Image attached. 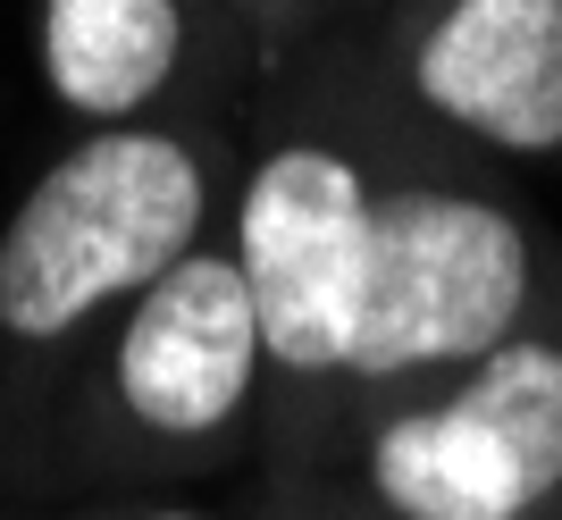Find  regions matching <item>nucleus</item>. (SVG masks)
<instances>
[{
  "label": "nucleus",
  "instance_id": "1",
  "mask_svg": "<svg viewBox=\"0 0 562 520\" xmlns=\"http://www.w3.org/2000/svg\"><path fill=\"white\" fill-rule=\"evenodd\" d=\"M202 236V168L186 143L110 126L76 143L0 227V328L25 344L68 336L117 294L177 269Z\"/></svg>",
  "mask_w": 562,
  "mask_h": 520
},
{
  "label": "nucleus",
  "instance_id": "2",
  "mask_svg": "<svg viewBox=\"0 0 562 520\" xmlns=\"http://www.w3.org/2000/svg\"><path fill=\"white\" fill-rule=\"evenodd\" d=\"M520 303H529V244L495 202L446 185L370 193V269L345 370L403 378L437 361H487L520 328Z\"/></svg>",
  "mask_w": 562,
  "mask_h": 520
},
{
  "label": "nucleus",
  "instance_id": "3",
  "mask_svg": "<svg viewBox=\"0 0 562 520\" xmlns=\"http://www.w3.org/2000/svg\"><path fill=\"white\" fill-rule=\"evenodd\" d=\"M403 520H529L562 487V344L504 336L437 411H403L370 445Z\"/></svg>",
  "mask_w": 562,
  "mask_h": 520
},
{
  "label": "nucleus",
  "instance_id": "4",
  "mask_svg": "<svg viewBox=\"0 0 562 520\" xmlns=\"http://www.w3.org/2000/svg\"><path fill=\"white\" fill-rule=\"evenodd\" d=\"M235 269L260 319V353L285 370H345L361 269H370V185L361 168L285 143L252 168L235 218Z\"/></svg>",
  "mask_w": 562,
  "mask_h": 520
},
{
  "label": "nucleus",
  "instance_id": "5",
  "mask_svg": "<svg viewBox=\"0 0 562 520\" xmlns=\"http://www.w3.org/2000/svg\"><path fill=\"white\" fill-rule=\"evenodd\" d=\"M260 361V319L235 260H177L135 294V319L117 336V395L160 437H211L244 411Z\"/></svg>",
  "mask_w": 562,
  "mask_h": 520
},
{
  "label": "nucleus",
  "instance_id": "6",
  "mask_svg": "<svg viewBox=\"0 0 562 520\" xmlns=\"http://www.w3.org/2000/svg\"><path fill=\"white\" fill-rule=\"evenodd\" d=\"M420 101L453 126L504 151H554L562 143V0H453L428 25Z\"/></svg>",
  "mask_w": 562,
  "mask_h": 520
},
{
  "label": "nucleus",
  "instance_id": "7",
  "mask_svg": "<svg viewBox=\"0 0 562 520\" xmlns=\"http://www.w3.org/2000/svg\"><path fill=\"white\" fill-rule=\"evenodd\" d=\"M177 0H43V76L85 118H135L177 76Z\"/></svg>",
  "mask_w": 562,
  "mask_h": 520
},
{
  "label": "nucleus",
  "instance_id": "8",
  "mask_svg": "<svg viewBox=\"0 0 562 520\" xmlns=\"http://www.w3.org/2000/svg\"><path fill=\"white\" fill-rule=\"evenodd\" d=\"M160 520H202V512H160Z\"/></svg>",
  "mask_w": 562,
  "mask_h": 520
}]
</instances>
